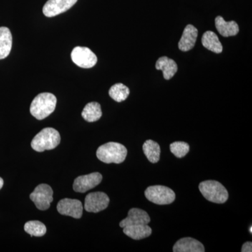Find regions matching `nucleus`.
Listing matches in <instances>:
<instances>
[{"instance_id":"2eb2a0df","label":"nucleus","mask_w":252,"mask_h":252,"mask_svg":"<svg viewBox=\"0 0 252 252\" xmlns=\"http://www.w3.org/2000/svg\"><path fill=\"white\" fill-rule=\"evenodd\" d=\"M156 69L161 70L163 73V77L165 80H170L175 76L178 67L174 60L169 59L166 56L160 57L156 63Z\"/></svg>"},{"instance_id":"412c9836","label":"nucleus","mask_w":252,"mask_h":252,"mask_svg":"<svg viewBox=\"0 0 252 252\" xmlns=\"http://www.w3.org/2000/svg\"><path fill=\"white\" fill-rule=\"evenodd\" d=\"M143 152L147 159L152 162L157 163L160 160V148L157 142L152 140L146 141L143 144Z\"/></svg>"},{"instance_id":"6ab92c4d","label":"nucleus","mask_w":252,"mask_h":252,"mask_svg":"<svg viewBox=\"0 0 252 252\" xmlns=\"http://www.w3.org/2000/svg\"><path fill=\"white\" fill-rule=\"evenodd\" d=\"M202 44L204 47L215 54H220L223 51L221 43L214 32L207 31L204 33L202 37Z\"/></svg>"},{"instance_id":"20e7f679","label":"nucleus","mask_w":252,"mask_h":252,"mask_svg":"<svg viewBox=\"0 0 252 252\" xmlns=\"http://www.w3.org/2000/svg\"><path fill=\"white\" fill-rule=\"evenodd\" d=\"M199 190L205 199L212 203H224L228 198L226 189L217 181L207 180L199 185Z\"/></svg>"},{"instance_id":"f8f14e48","label":"nucleus","mask_w":252,"mask_h":252,"mask_svg":"<svg viewBox=\"0 0 252 252\" xmlns=\"http://www.w3.org/2000/svg\"><path fill=\"white\" fill-rule=\"evenodd\" d=\"M150 221V217L147 212L139 208H132L129 210L127 217L120 222L119 225L124 228L131 225L149 224Z\"/></svg>"},{"instance_id":"9b49d317","label":"nucleus","mask_w":252,"mask_h":252,"mask_svg":"<svg viewBox=\"0 0 252 252\" xmlns=\"http://www.w3.org/2000/svg\"><path fill=\"white\" fill-rule=\"evenodd\" d=\"M77 1V0H48L43 7V13L46 17H54L71 9Z\"/></svg>"},{"instance_id":"423d86ee","label":"nucleus","mask_w":252,"mask_h":252,"mask_svg":"<svg viewBox=\"0 0 252 252\" xmlns=\"http://www.w3.org/2000/svg\"><path fill=\"white\" fill-rule=\"evenodd\" d=\"M54 191L49 185L41 184L34 189V191L30 195V198L39 210H48L51 206L54 198Z\"/></svg>"},{"instance_id":"4468645a","label":"nucleus","mask_w":252,"mask_h":252,"mask_svg":"<svg viewBox=\"0 0 252 252\" xmlns=\"http://www.w3.org/2000/svg\"><path fill=\"white\" fill-rule=\"evenodd\" d=\"M203 244L191 238L180 239L173 247L174 252H204Z\"/></svg>"},{"instance_id":"dca6fc26","label":"nucleus","mask_w":252,"mask_h":252,"mask_svg":"<svg viewBox=\"0 0 252 252\" xmlns=\"http://www.w3.org/2000/svg\"><path fill=\"white\" fill-rule=\"evenodd\" d=\"M215 26L220 35L224 37L237 35L240 31L238 23L233 21L227 22L221 16L215 18Z\"/></svg>"},{"instance_id":"a878e982","label":"nucleus","mask_w":252,"mask_h":252,"mask_svg":"<svg viewBox=\"0 0 252 252\" xmlns=\"http://www.w3.org/2000/svg\"><path fill=\"white\" fill-rule=\"evenodd\" d=\"M3 185H4V180L0 177V189L2 188Z\"/></svg>"},{"instance_id":"0eeeda50","label":"nucleus","mask_w":252,"mask_h":252,"mask_svg":"<svg viewBox=\"0 0 252 252\" xmlns=\"http://www.w3.org/2000/svg\"><path fill=\"white\" fill-rule=\"evenodd\" d=\"M71 58L74 64L81 68L94 67L97 62L96 55L89 48L77 46L72 50Z\"/></svg>"},{"instance_id":"6e6552de","label":"nucleus","mask_w":252,"mask_h":252,"mask_svg":"<svg viewBox=\"0 0 252 252\" xmlns=\"http://www.w3.org/2000/svg\"><path fill=\"white\" fill-rule=\"evenodd\" d=\"M109 198L103 192H94L88 194L85 198L84 208L89 212H97L105 210L108 207Z\"/></svg>"},{"instance_id":"39448f33","label":"nucleus","mask_w":252,"mask_h":252,"mask_svg":"<svg viewBox=\"0 0 252 252\" xmlns=\"http://www.w3.org/2000/svg\"><path fill=\"white\" fill-rule=\"evenodd\" d=\"M146 198L157 205H169L175 201V193L171 189L165 186H152L146 189Z\"/></svg>"},{"instance_id":"ddd939ff","label":"nucleus","mask_w":252,"mask_h":252,"mask_svg":"<svg viewBox=\"0 0 252 252\" xmlns=\"http://www.w3.org/2000/svg\"><path fill=\"white\" fill-rule=\"evenodd\" d=\"M198 31L192 25H188L183 32L182 37L179 41L178 47L182 51H189L195 46L198 37Z\"/></svg>"},{"instance_id":"bb28decb","label":"nucleus","mask_w":252,"mask_h":252,"mask_svg":"<svg viewBox=\"0 0 252 252\" xmlns=\"http://www.w3.org/2000/svg\"><path fill=\"white\" fill-rule=\"evenodd\" d=\"M252 226H251V227H250V233H252Z\"/></svg>"},{"instance_id":"f257e3e1","label":"nucleus","mask_w":252,"mask_h":252,"mask_svg":"<svg viewBox=\"0 0 252 252\" xmlns=\"http://www.w3.org/2000/svg\"><path fill=\"white\" fill-rule=\"evenodd\" d=\"M56 104L57 99L54 94L42 93L33 99L30 111L37 120H43L54 112Z\"/></svg>"},{"instance_id":"9d476101","label":"nucleus","mask_w":252,"mask_h":252,"mask_svg":"<svg viewBox=\"0 0 252 252\" xmlns=\"http://www.w3.org/2000/svg\"><path fill=\"white\" fill-rule=\"evenodd\" d=\"M57 210L61 215L80 219L83 215V205L80 200L64 198L60 200Z\"/></svg>"},{"instance_id":"7ed1b4c3","label":"nucleus","mask_w":252,"mask_h":252,"mask_svg":"<svg viewBox=\"0 0 252 252\" xmlns=\"http://www.w3.org/2000/svg\"><path fill=\"white\" fill-rule=\"evenodd\" d=\"M61 142V135L59 131L52 127H46L41 130L31 142L32 148L37 152L52 150Z\"/></svg>"},{"instance_id":"4be33fe9","label":"nucleus","mask_w":252,"mask_h":252,"mask_svg":"<svg viewBox=\"0 0 252 252\" xmlns=\"http://www.w3.org/2000/svg\"><path fill=\"white\" fill-rule=\"evenodd\" d=\"M129 94H130V89L121 83L114 84L109 91V96L117 102H122L126 100L128 97Z\"/></svg>"},{"instance_id":"5701e85b","label":"nucleus","mask_w":252,"mask_h":252,"mask_svg":"<svg viewBox=\"0 0 252 252\" xmlns=\"http://www.w3.org/2000/svg\"><path fill=\"white\" fill-rule=\"evenodd\" d=\"M24 230L31 236H44L46 233V227L39 220H30L24 225Z\"/></svg>"},{"instance_id":"1a4fd4ad","label":"nucleus","mask_w":252,"mask_h":252,"mask_svg":"<svg viewBox=\"0 0 252 252\" xmlns=\"http://www.w3.org/2000/svg\"><path fill=\"white\" fill-rule=\"evenodd\" d=\"M102 175L99 172H94L89 175H81L74 180L73 189L78 193H86L100 184Z\"/></svg>"},{"instance_id":"f03ea898","label":"nucleus","mask_w":252,"mask_h":252,"mask_svg":"<svg viewBox=\"0 0 252 252\" xmlns=\"http://www.w3.org/2000/svg\"><path fill=\"white\" fill-rule=\"evenodd\" d=\"M127 151L125 146L117 142H108L97 149L96 156L104 163L120 164L125 160Z\"/></svg>"},{"instance_id":"b1692460","label":"nucleus","mask_w":252,"mask_h":252,"mask_svg":"<svg viewBox=\"0 0 252 252\" xmlns=\"http://www.w3.org/2000/svg\"><path fill=\"white\" fill-rule=\"evenodd\" d=\"M170 152L179 158L185 157L190 150L188 144L184 142H175L170 144Z\"/></svg>"},{"instance_id":"aec40b11","label":"nucleus","mask_w":252,"mask_h":252,"mask_svg":"<svg viewBox=\"0 0 252 252\" xmlns=\"http://www.w3.org/2000/svg\"><path fill=\"white\" fill-rule=\"evenodd\" d=\"M102 112L100 104L98 102H89L85 106L81 116L88 122H94L98 121L102 117Z\"/></svg>"},{"instance_id":"393cba45","label":"nucleus","mask_w":252,"mask_h":252,"mask_svg":"<svg viewBox=\"0 0 252 252\" xmlns=\"http://www.w3.org/2000/svg\"><path fill=\"white\" fill-rule=\"evenodd\" d=\"M241 251L242 252H252V243L251 242H247V243L244 244Z\"/></svg>"},{"instance_id":"a211bd4d","label":"nucleus","mask_w":252,"mask_h":252,"mask_svg":"<svg viewBox=\"0 0 252 252\" xmlns=\"http://www.w3.org/2000/svg\"><path fill=\"white\" fill-rule=\"evenodd\" d=\"M12 48V35L8 28L0 27V60L6 59Z\"/></svg>"},{"instance_id":"f3484780","label":"nucleus","mask_w":252,"mask_h":252,"mask_svg":"<svg viewBox=\"0 0 252 252\" xmlns=\"http://www.w3.org/2000/svg\"><path fill=\"white\" fill-rule=\"evenodd\" d=\"M124 233L133 240H138L152 235V230L148 224H137L124 227Z\"/></svg>"}]
</instances>
